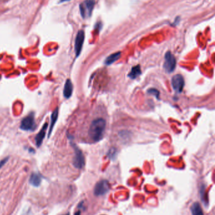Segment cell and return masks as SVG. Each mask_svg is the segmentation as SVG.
Returning a JSON list of instances; mask_svg holds the SVG:
<instances>
[{
  "label": "cell",
  "mask_w": 215,
  "mask_h": 215,
  "mask_svg": "<svg viewBox=\"0 0 215 215\" xmlns=\"http://www.w3.org/2000/svg\"><path fill=\"white\" fill-rule=\"evenodd\" d=\"M67 215H69V214H67Z\"/></svg>",
  "instance_id": "cell-20"
},
{
  "label": "cell",
  "mask_w": 215,
  "mask_h": 215,
  "mask_svg": "<svg viewBox=\"0 0 215 215\" xmlns=\"http://www.w3.org/2000/svg\"><path fill=\"white\" fill-rule=\"evenodd\" d=\"M95 3V0H85L80 5V13L83 19L87 18L91 16Z\"/></svg>",
  "instance_id": "cell-2"
},
{
  "label": "cell",
  "mask_w": 215,
  "mask_h": 215,
  "mask_svg": "<svg viewBox=\"0 0 215 215\" xmlns=\"http://www.w3.org/2000/svg\"><path fill=\"white\" fill-rule=\"evenodd\" d=\"M47 127H48V124L47 123H45L42 126V128L40 130V132L38 133V134L35 136V145H37V147H39V146H40L42 143V142L46 136V130L47 129Z\"/></svg>",
  "instance_id": "cell-9"
},
{
  "label": "cell",
  "mask_w": 215,
  "mask_h": 215,
  "mask_svg": "<svg viewBox=\"0 0 215 215\" xmlns=\"http://www.w3.org/2000/svg\"><path fill=\"white\" fill-rule=\"evenodd\" d=\"M58 115H59V109L58 108H56L54 110V111L51 114V125L49 127V134H48V137H49L51 132L53 130L54 126L56 123V121L57 120L58 118Z\"/></svg>",
  "instance_id": "cell-12"
},
{
  "label": "cell",
  "mask_w": 215,
  "mask_h": 215,
  "mask_svg": "<svg viewBox=\"0 0 215 215\" xmlns=\"http://www.w3.org/2000/svg\"><path fill=\"white\" fill-rule=\"evenodd\" d=\"M109 184L108 181L102 180L98 182L94 188V194L95 196H102L109 191Z\"/></svg>",
  "instance_id": "cell-4"
},
{
  "label": "cell",
  "mask_w": 215,
  "mask_h": 215,
  "mask_svg": "<svg viewBox=\"0 0 215 215\" xmlns=\"http://www.w3.org/2000/svg\"><path fill=\"white\" fill-rule=\"evenodd\" d=\"M141 67L140 65H136L133 67L131 72L129 74V76L131 79H136V77H138L141 74Z\"/></svg>",
  "instance_id": "cell-15"
},
{
  "label": "cell",
  "mask_w": 215,
  "mask_h": 215,
  "mask_svg": "<svg viewBox=\"0 0 215 215\" xmlns=\"http://www.w3.org/2000/svg\"><path fill=\"white\" fill-rule=\"evenodd\" d=\"M120 56H121V52H116V53L111 54V55H109L105 59V64H107V65L112 64V63H114V62H115L116 61L118 60L119 58V57H120Z\"/></svg>",
  "instance_id": "cell-14"
},
{
  "label": "cell",
  "mask_w": 215,
  "mask_h": 215,
  "mask_svg": "<svg viewBox=\"0 0 215 215\" xmlns=\"http://www.w3.org/2000/svg\"><path fill=\"white\" fill-rule=\"evenodd\" d=\"M84 40H85L84 31L79 30L77 33V35L75 38V54L76 57L79 56L81 53Z\"/></svg>",
  "instance_id": "cell-7"
},
{
  "label": "cell",
  "mask_w": 215,
  "mask_h": 215,
  "mask_svg": "<svg viewBox=\"0 0 215 215\" xmlns=\"http://www.w3.org/2000/svg\"><path fill=\"white\" fill-rule=\"evenodd\" d=\"M191 210L192 215H204L202 210L198 203H194L192 205Z\"/></svg>",
  "instance_id": "cell-13"
},
{
  "label": "cell",
  "mask_w": 215,
  "mask_h": 215,
  "mask_svg": "<svg viewBox=\"0 0 215 215\" xmlns=\"http://www.w3.org/2000/svg\"><path fill=\"white\" fill-rule=\"evenodd\" d=\"M35 127L34 113L33 112L28 115L22 120L20 128L24 131H32Z\"/></svg>",
  "instance_id": "cell-3"
},
{
  "label": "cell",
  "mask_w": 215,
  "mask_h": 215,
  "mask_svg": "<svg viewBox=\"0 0 215 215\" xmlns=\"http://www.w3.org/2000/svg\"><path fill=\"white\" fill-rule=\"evenodd\" d=\"M68 1H70V0H60V2H59V3H64V2H68Z\"/></svg>",
  "instance_id": "cell-18"
},
{
  "label": "cell",
  "mask_w": 215,
  "mask_h": 215,
  "mask_svg": "<svg viewBox=\"0 0 215 215\" xmlns=\"http://www.w3.org/2000/svg\"><path fill=\"white\" fill-rule=\"evenodd\" d=\"M75 215H80V211L76 212V213L75 214Z\"/></svg>",
  "instance_id": "cell-19"
},
{
  "label": "cell",
  "mask_w": 215,
  "mask_h": 215,
  "mask_svg": "<svg viewBox=\"0 0 215 215\" xmlns=\"http://www.w3.org/2000/svg\"><path fill=\"white\" fill-rule=\"evenodd\" d=\"M172 84L173 90L177 93H181L184 86V80L180 74L175 75L172 80Z\"/></svg>",
  "instance_id": "cell-8"
},
{
  "label": "cell",
  "mask_w": 215,
  "mask_h": 215,
  "mask_svg": "<svg viewBox=\"0 0 215 215\" xmlns=\"http://www.w3.org/2000/svg\"><path fill=\"white\" fill-rule=\"evenodd\" d=\"M105 125V121L103 118H97L92 122L89 129V136L92 140L98 142L102 138Z\"/></svg>",
  "instance_id": "cell-1"
},
{
  "label": "cell",
  "mask_w": 215,
  "mask_h": 215,
  "mask_svg": "<svg viewBox=\"0 0 215 215\" xmlns=\"http://www.w3.org/2000/svg\"><path fill=\"white\" fill-rule=\"evenodd\" d=\"M42 181L41 176L38 173L34 172L31 174L29 182L30 184L34 187H38L40 185Z\"/></svg>",
  "instance_id": "cell-11"
},
{
  "label": "cell",
  "mask_w": 215,
  "mask_h": 215,
  "mask_svg": "<svg viewBox=\"0 0 215 215\" xmlns=\"http://www.w3.org/2000/svg\"><path fill=\"white\" fill-rule=\"evenodd\" d=\"M8 159H9V157H6L0 161V169H1L3 167V165L8 162Z\"/></svg>",
  "instance_id": "cell-17"
},
{
  "label": "cell",
  "mask_w": 215,
  "mask_h": 215,
  "mask_svg": "<svg viewBox=\"0 0 215 215\" xmlns=\"http://www.w3.org/2000/svg\"><path fill=\"white\" fill-rule=\"evenodd\" d=\"M148 93L149 94H153V95H155L156 97H159V92L156 90H155V89H150L148 91Z\"/></svg>",
  "instance_id": "cell-16"
},
{
  "label": "cell",
  "mask_w": 215,
  "mask_h": 215,
  "mask_svg": "<svg viewBox=\"0 0 215 215\" xmlns=\"http://www.w3.org/2000/svg\"><path fill=\"white\" fill-rule=\"evenodd\" d=\"M176 66V59L170 52H167L165 55L164 68L168 72H172L174 71Z\"/></svg>",
  "instance_id": "cell-5"
},
{
  "label": "cell",
  "mask_w": 215,
  "mask_h": 215,
  "mask_svg": "<svg viewBox=\"0 0 215 215\" xmlns=\"http://www.w3.org/2000/svg\"><path fill=\"white\" fill-rule=\"evenodd\" d=\"M73 90V86L71 80L67 79L66 81L64 87V90H63V95L64 97H66L67 99L70 98L71 96L72 95Z\"/></svg>",
  "instance_id": "cell-10"
},
{
  "label": "cell",
  "mask_w": 215,
  "mask_h": 215,
  "mask_svg": "<svg viewBox=\"0 0 215 215\" xmlns=\"http://www.w3.org/2000/svg\"><path fill=\"white\" fill-rule=\"evenodd\" d=\"M73 165L77 169H82L85 165V159L82 152L75 146V156L73 160Z\"/></svg>",
  "instance_id": "cell-6"
}]
</instances>
